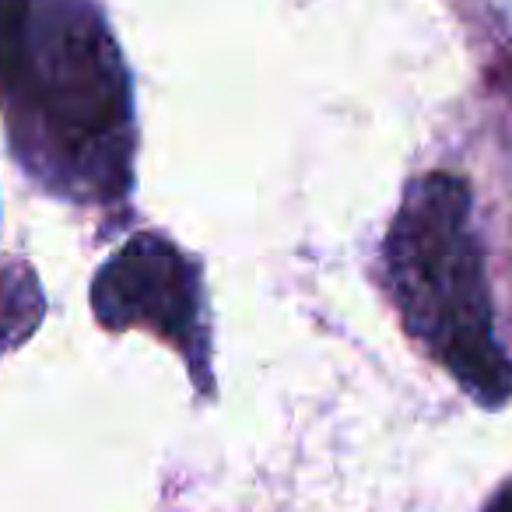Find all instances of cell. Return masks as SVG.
I'll list each match as a JSON object with an SVG mask.
<instances>
[{"label":"cell","instance_id":"obj_3","mask_svg":"<svg viewBox=\"0 0 512 512\" xmlns=\"http://www.w3.org/2000/svg\"><path fill=\"white\" fill-rule=\"evenodd\" d=\"M200 288L193 264L162 235H134L95 274L92 309L102 327H148L165 341H197Z\"/></svg>","mask_w":512,"mask_h":512},{"label":"cell","instance_id":"obj_4","mask_svg":"<svg viewBox=\"0 0 512 512\" xmlns=\"http://www.w3.org/2000/svg\"><path fill=\"white\" fill-rule=\"evenodd\" d=\"M43 320V295L36 274L25 264H11L0 274V351H11Z\"/></svg>","mask_w":512,"mask_h":512},{"label":"cell","instance_id":"obj_2","mask_svg":"<svg viewBox=\"0 0 512 512\" xmlns=\"http://www.w3.org/2000/svg\"><path fill=\"white\" fill-rule=\"evenodd\" d=\"M386 264L404 323L481 404L512 393V362L491 334L481 242L463 179L432 172L407 190L386 239Z\"/></svg>","mask_w":512,"mask_h":512},{"label":"cell","instance_id":"obj_1","mask_svg":"<svg viewBox=\"0 0 512 512\" xmlns=\"http://www.w3.org/2000/svg\"><path fill=\"white\" fill-rule=\"evenodd\" d=\"M15 141L67 186L120 190L127 176V78L88 0H32L22 39L0 71Z\"/></svg>","mask_w":512,"mask_h":512}]
</instances>
